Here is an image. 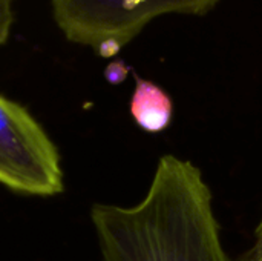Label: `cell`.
<instances>
[{
  "mask_svg": "<svg viewBox=\"0 0 262 261\" xmlns=\"http://www.w3.org/2000/svg\"><path fill=\"white\" fill-rule=\"evenodd\" d=\"M91 218L101 261H230L203 172L175 155L160 158L140 203L95 205Z\"/></svg>",
  "mask_w": 262,
  "mask_h": 261,
  "instance_id": "obj_1",
  "label": "cell"
},
{
  "mask_svg": "<svg viewBox=\"0 0 262 261\" xmlns=\"http://www.w3.org/2000/svg\"><path fill=\"white\" fill-rule=\"evenodd\" d=\"M220 0H52L63 34L94 48L101 57L115 55L147 23L164 14L204 15Z\"/></svg>",
  "mask_w": 262,
  "mask_h": 261,
  "instance_id": "obj_2",
  "label": "cell"
},
{
  "mask_svg": "<svg viewBox=\"0 0 262 261\" xmlns=\"http://www.w3.org/2000/svg\"><path fill=\"white\" fill-rule=\"evenodd\" d=\"M0 185L18 194L54 197L63 191L57 146L21 105L0 95Z\"/></svg>",
  "mask_w": 262,
  "mask_h": 261,
  "instance_id": "obj_3",
  "label": "cell"
},
{
  "mask_svg": "<svg viewBox=\"0 0 262 261\" xmlns=\"http://www.w3.org/2000/svg\"><path fill=\"white\" fill-rule=\"evenodd\" d=\"M130 115L143 131L157 134L170 125L173 105L167 92L158 85L137 78L130 100Z\"/></svg>",
  "mask_w": 262,
  "mask_h": 261,
  "instance_id": "obj_4",
  "label": "cell"
},
{
  "mask_svg": "<svg viewBox=\"0 0 262 261\" xmlns=\"http://www.w3.org/2000/svg\"><path fill=\"white\" fill-rule=\"evenodd\" d=\"M12 25L11 0H0V45H3L9 35Z\"/></svg>",
  "mask_w": 262,
  "mask_h": 261,
  "instance_id": "obj_5",
  "label": "cell"
},
{
  "mask_svg": "<svg viewBox=\"0 0 262 261\" xmlns=\"http://www.w3.org/2000/svg\"><path fill=\"white\" fill-rule=\"evenodd\" d=\"M244 261H262V217L255 231V240Z\"/></svg>",
  "mask_w": 262,
  "mask_h": 261,
  "instance_id": "obj_6",
  "label": "cell"
}]
</instances>
